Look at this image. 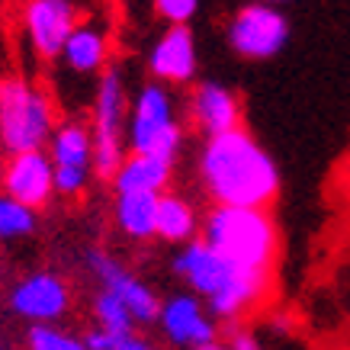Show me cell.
<instances>
[{
  "label": "cell",
  "instance_id": "1",
  "mask_svg": "<svg viewBox=\"0 0 350 350\" xmlns=\"http://www.w3.org/2000/svg\"><path fill=\"white\" fill-rule=\"evenodd\" d=\"M200 180L219 206L267 209L280 196V167L244 126L209 135L200 151Z\"/></svg>",
  "mask_w": 350,
  "mask_h": 350
},
{
  "label": "cell",
  "instance_id": "2",
  "mask_svg": "<svg viewBox=\"0 0 350 350\" xmlns=\"http://www.w3.org/2000/svg\"><path fill=\"white\" fill-rule=\"evenodd\" d=\"M174 273L206 302V308L222 321H241L264 306L273 293V273L247 270L219 254L209 241L190 238L174 257Z\"/></svg>",
  "mask_w": 350,
  "mask_h": 350
},
{
  "label": "cell",
  "instance_id": "3",
  "mask_svg": "<svg viewBox=\"0 0 350 350\" xmlns=\"http://www.w3.org/2000/svg\"><path fill=\"white\" fill-rule=\"evenodd\" d=\"M200 238L209 241L232 264L247 270H267L273 273L276 254H280V232L273 215L257 206H219L215 202L202 215Z\"/></svg>",
  "mask_w": 350,
  "mask_h": 350
},
{
  "label": "cell",
  "instance_id": "4",
  "mask_svg": "<svg viewBox=\"0 0 350 350\" xmlns=\"http://www.w3.org/2000/svg\"><path fill=\"white\" fill-rule=\"evenodd\" d=\"M55 132V103L42 87L29 84L23 77L3 81V100H0V145L20 154L36 151Z\"/></svg>",
  "mask_w": 350,
  "mask_h": 350
},
{
  "label": "cell",
  "instance_id": "5",
  "mask_svg": "<svg viewBox=\"0 0 350 350\" xmlns=\"http://www.w3.org/2000/svg\"><path fill=\"white\" fill-rule=\"evenodd\" d=\"M126 122H129V94L126 77L116 64H107L100 71L94 94V174L103 180H113L116 167L126 158Z\"/></svg>",
  "mask_w": 350,
  "mask_h": 350
},
{
  "label": "cell",
  "instance_id": "6",
  "mask_svg": "<svg viewBox=\"0 0 350 350\" xmlns=\"http://www.w3.org/2000/svg\"><path fill=\"white\" fill-rule=\"evenodd\" d=\"M126 145L132 151H148V154H164L177 161L183 145V126L177 119V107L167 84L151 81L135 94L129 107Z\"/></svg>",
  "mask_w": 350,
  "mask_h": 350
},
{
  "label": "cell",
  "instance_id": "7",
  "mask_svg": "<svg viewBox=\"0 0 350 350\" xmlns=\"http://www.w3.org/2000/svg\"><path fill=\"white\" fill-rule=\"evenodd\" d=\"M289 42V20L280 13L276 3L254 0L244 3L228 23V45L234 55L247 62H267L286 49Z\"/></svg>",
  "mask_w": 350,
  "mask_h": 350
},
{
  "label": "cell",
  "instance_id": "8",
  "mask_svg": "<svg viewBox=\"0 0 350 350\" xmlns=\"http://www.w3.org/2000/svg\"><path fill=\"white\" fill-rule=\"evenodd\" d=\"M81 23V7L75 0H26L23 7V26L32 52L39 58H58L64 39Z\"/></svg>",
  "mask_w": 350,
  "mask_h": 350
},
{
  "label": "cell",
  "instance_id": "9",
  "mask_svg": "<svg viewBox=\"0 0 350 350\" xmlns=\"http://www.w3.org/2000/svg\"><path fill=\"white\" fill-rule=\"evenodd\" d=\"M158 325L161 334L167 338V344L180 350H190L196 344H206V340H215V315L206 308L196 293H177L161 302L158 308Z\"/></svg>",
  "mask_w": 350,
  "mask_h": 350
},
{
  "label": "cell",
  "instance_id": "10",
  "mask_svg": "<svg viewBox=\"0 0 350 350\" xmlns=\"http://www.w3.org/2000/svg\"><path fill=\"white\" fill-rule=\"evenodd\" d=\"M187 119L202 138L222 135L228 129H238L244 119L241 96L232 87L215 84V81H200L193 84L187 96Z\"/></svg>",
  "mask_w": 350,
  "mask_h": 350
},
{
  "label": "cell",
  "instance_id": "11",
  "mask_svg": "<svg viewBox=\"0 0 350 350\" xmlns=\"http://www.w3.org/2000/svg\"><path fill=\"white\" fill-rule=\"evenodd\" d=\"M87 264H90L96 280L103 283V289H109L113 296H119L126 302V308L132 312L135 325L158 321L161 299L154 296V289H151L148 283H142L132 270H126L119 260H113V257L103 254V251H90V254H87Z\"/></svg>",
  "mask_w": 350,
  "mask_h": 350
},
{
  "label": "cell",
  "instance_id": "12",
  "mask_svg": "<svg viewBox=\"0 0 350 350\" xmlns=\"http://www.w3.org/2000/svg\"><path fill=\"white\" fill-rule=\"evenodd\" d=\"M3 193L29 209H42L55 193V164L42 148L20 151L3 167Z\"/></svg>",
  "mask_w": 350,
  "mask_h": 350
},
{
  "label": "cell",
  "instance_id": "13",
  "mask_svg": "<svg viewBox=\"0 0 350 350\" xmlns=\"http://www.w3.org/2000/svg\"><path fill=\"white\" fill-rule=\"evenodd\" d=\"M196 68H200V58H196V39L187 23H177V26H167L164 36L151 45L148 52V71L154 81L161 84H193L196 77Z\"/></svg>",
  "mask_w": 350,
  "mask_h": 350
},
{
  "label": "cell",
  "instance_id": "14",
  "mask_svg": "<svg viewBox=\"0 0 350 350\" xmlns=\"http://www.w3.org/2000/svg\"><path fill=\"white\" fill-rule=\"evenodd\" d=\"M10 306L26 321H58L71 308V289L58 273H32L13 286Z\"/></svg>",
  "mask_w": 350,
  "mask_h": 350
},
{
  "label": "cell",
  "instance_id": "15",
  "mask_svg": "<svg viewBox=\"0 0 350 350\" xmlns=\"http://www.w3.org/2000/svg\"><path fill=\"white\" fill-rule=\"evenodd\" d=\"M58 58L75 75H100L109 64V32L100 23H77Z\"/></svg>",
  "mask_w": 350,
  "mask_h": 350
},
{
  "label": "cell",
  "instance_id": "16",
  "mask_svg": "<svg viewBox=\"0 0 350 350\" xmlns=\"http://www.w3.org/2000/svg\"><path fill=\"white\" fill-rule=\"evenodd\" d=\"M170 177H174V158L132 151L122 158V164L113 174V187H116V193H164Z\"/></svg>",
  "mask_w": 350,
  "mask_h": 350
},
{
  "label": "cell",
  "instance_id": "17",
  "mask_svg": "<svg viewBox=\"0 0 350 350\" xmlns=\"http://www.w3.org/2000/svg\"><path fill=\"white\" fill-rule=\"evenodd\" d=\"M200 232V219L190 200L180 193H158V215H154V238L170 244H187Z\"/></svg>",
  "mask_w": 350,
  "mask_h": 350
},
{
  "label": "cell",
  "instance_id": "18",
  "mask_svg": "<svg viewBox=\"0 0 350 350\" xmlns=\"http://www.w3.org/2000/svg\"><path fill=\"white\" fill-rule=\"evenodd\" d=\"M119 232L132 241H148L154 238V215H158V193H116L113 206Z\"/></svg>",
  "mask_w": 350,
  "mask_h": 350
},
{
  "label": "cell",
  "instance_id": "19",
  "mask_svg": "<svg viewBox=\"0 0 350 350\" xmlns=\"http://www.w3.org/2000/svg\"><path fill=\"white\" fill-rule=\"evenodd\" d=\"M49 158L52 164H68V167H90L94 170V135L84 122H62L49 138Z\"/></svg>",
  "mask_w": 350,
  "mask_h": 350
},
{
  "label": "cell",
  "instance_id": "20",
  "mask_svg": "<svg viewBox=\"0 0 350 350\" xmlns=\"http://www.w3.org/2000/svg\"><path fill=\"white\" fill-rule=\"evenodd\" d=\"M94 319L96 328L109 331V334H126V331H135V319L126 308V302L119 296H113L109 289H100L94 299Z\"/></svg>",
  "mask_w": 350,
  "mask_h": 350
},
{
  "label": "cell",
  "instance_id": "21",
  "mask_svg": "<svg viewBox=\"0 0 350 350\" xmlns=\"http://www.w3.org/2000/svg\"><path fill=\"white\" fill-rule=\"evenodd\" d=\"M26 347L29 350H87V340L64 328H55L52 321H32Z\"/></svg>",
  "mask_w": 350,
  "mask_h": 350
},
{
  "label": "cell",
  "instance_id": "22",
  "mask_svg": "<svg viewBox=\"0 0 350 350\" xmlns=\"http://www.w3.org/2000/svg\"><path fill=\"white\" fill-rule=\"evenodd\" d=\"M36 228V209L23 206L13 196H0V238H23Z\"/></svg>",
  "mask_w": 350,
  "mask_h": 350
},
{
  "label": "cell",
  "instance_id": "23",
  "mask_svg": "<svg viewBox=\"0 0 350 350\" xmlns=\"http://www.w3.org/2000/svg\"><path fill=\"white\" fill-rule=\"evenodd\" d=\"M84 340H87V350H158V344H151L148 338H142L135 331L109 334V331H103V328H94Z\"/></svg>",
  "mask_w": 350,
  "mask_h": 350
},
{
  "label": "cell",
  "instance_id": "24",
  "mask_svg": "<svg viewBox=\"0 0 350 350\" xmlns=\"http://www.w3.org/2000/svg\"><path fill=\"white\" fill-rule=\"evenodd\" d=\"M90 167H68V164H55V193L62 196H81L84 187L90 183Z\"/></svg>",
  "mask_w": 350,
  "mask_h": 350
},
{
  "label": "cell",
  "instance_id": "25",
  "mask_svg": "<svg viewBox=\"0 0 350 350\" xmlns=\"http://www.w3.org/2000/svg\"><path fill=\"white\" fill-rule=\"evenodd\" d=\"M200 10V0H154V13L167 26H177V23H190Z\"/></svg>",
  "mask_w": 350,
  "mask_h": 350
},
{
  "label": "cell",
  "instance_id": "26",
  "mask_svg": "<svg viewBox=\"0 0 350 350\" xmlns=\"http://www.w3.org/2000/svg\"><path fill=\"white\" fill-rule=\"evenodd\" d=\"M225 347L228 350H264L260 340H257V334L247 328V325H241V321H232L228 338H225Z\"/></svg>",
  "mask_w": 350,
  "mask_h": 350
},
{
  "label": "cell",
  "instance_id": "27",
  "mask_svg": "<svg viewBox=\"0 0 350 350\" xmlns=\"http://www.w3.org/2000/svg\"><path fill=\"white\" fill-rule=\"evenodd\" d=\"M190 350H228V347L219 344V340H206V344H196V347H190Z\"/></svg>",
  "mask_w": 350,
  "mask_h": 350
},
{
  "label": "cell",
  "instance_id": "28",
  "mask_svg": "<svg viewBox=\"0 0 350 350\" xmlns=\"http://www.w3.org/2000/svg\"><path fill=\"white\" fill-rule=\"evenodd\" d=\"M267 3H276V7H280V3H289V0H267Z\"/></svg>",
  "mask_w": 350,
  "mask_h": 350
},
{
  "label": "cell",
  "instance_id": "29",
  "mask_svg": "<svg viewBox=\"0 0 350 350\" xmlns=\"http://www.w3.org/2000/svg\"><path fill=\"white\" fill-rule=\"evenodd\" d=\"M0 100H3V81H0Z\"/></svg>",
  "mask_w": 350,
  "mask_h": 350
},
{
  "label": "cell",
  "instance_id": "30",
  "mask_svg": "<svg viewBox=\"0 0 350 350\" xmlns=\"http://www.w3.org/2000/svg\"><path fill=\"white\" fill-rule=\"evenodd\" d=\"M0 350H3V347H0Z\"/></svg>",
  "mask_w": 350,
  "mask_h": 350
}]
</instances>
